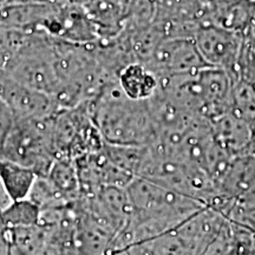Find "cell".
<instances>
[{
    "instance_id": "cell-1",
    "label": "cell",
    "mask_w": 255,
    "mask_h": 255,
    "mask_svg": "<svg viewBox=\"0 0 255 255\" xmlns=\"http://www.w3.org/2000/svg\"><path fill=\"white\" fill-rule=\"evenodd\" d=\"M127 190L131 202V216L115 239L114 253L173 231L208 207L139 176L133 178Z\"/></svg>"
},
{
    "instance_id": "cell-2",
    "label": "cell",
    "mask_w": 255,
    "mask_h": 255,
    "mask_svg": "<svg viewBox=\"0 0 255 255\" xmlns=\"http://www.w3.org/2000/svg\"><path fill=\"white\" fill-rule=\"evenodd\" d=\"M88 108L105 143L150 146L158 141L159 129L150 101L128 97L117 78L108 83Z\"/></svg>"
},
{
    "instance_id": "cell-3",
    "label": "cell",
    "mask_w": 255,
    "mask_h": 255,
    "mask_svg": "<svg viewBox=\"0 0 255 255\" xmlns=\"http://www.w3.org/2000/svg\"><path fill=\"white\" fill-rule=\"evenodd\" d=\"M4 71L18 82L56 100L60 82L55 65V38L44 32H28L23 45L8 60Z\"/></svg>"
},
{
    "instance_id": "cell-4",
    "label": "cell",
    "mask_w": 255,
    "mask_h": 255,
    "mask_svg": "<svg viewBox=\"0 0 255 255\" xmlns=\"http://www.w3.org/2000/svg\"><path fill=\"white\" fill-rule=\"evenodd\" d=\"M51 117L44 120L15 117L0 157L30 168L39 176L46 175L57 159Z\"/></svg>"
},
{
    "instance_id": "cell-5",
    "label": "cell",
    "mask_w": 255,
    "mask_h": 255,
    "mask_svg": "<svg viewBox=\"0 0 255 255\" xmlns=\"http://www.w3.org/2000/svg\"><path fill=\"white\" fill-rule=\"evenodd\" d=\"M51 130L57 158H79L101 150L105 143L88 104L60 108L51 117Z\"/></svg>"
},
{
    "instance_id": "cell-6",
    "label": "cell",
    "mask_w": 255,
    "mask_h": 255,
    "mask_svg": "<svg viewBox=\"0 0 255 255\" xmlns=\"http://www.w3.org/2000/svg\"><path fill=\"white\" fill-rule=\"evenodd\" d=\"M244 34L215 25H202L194 36L197 50L208 66L235 73L240 59Z\"/></svg>"
},
{
    "instance_id": "cell-7",
    "label": "cell",
    "mask_w": 255,
    "mask_h": 255,
    "mask_svg": "<svg viewBox=\"0 0 255 255\" xmlns=\"http://www.w3.org/2000/svg\"><path fill=\"white\" fill-rule=\"evenodd\" d=\"M159 79L195 72L208 66L197 50L194 38H164L145 64Z\"/></svg>"
},
{
    "instance_id": "cell-8",
    "label": "cell",
    "mask_w": 255,
    "mask_h": 255,
    "mask_svg": "<svg viewBox=\"0 0 255 255\" xmlns=\"http://www.w3.org/2000/svg\"><path fill=\"white\" fill-rule=\"evenodd\" d=\"M0 97L17 119H49L60 109L52 96L18 82L4 70H0Z\"/></svg>"
},
{
    "instance_id": "cell-9",
    "label": "cell",
    "mask_w": 255,
    "mask_h": 255,
    "mask_svg": "<svg viewBox=\"0 0 255 255\" xmlns=\"http://www.w3.org/2000/svg\"><path fill=\"white\" fill-rule=\"evenodd\" d=\"M44 32L56 39L75 44H91L100 39L85 9L71 4L57 6Z\"/></svg>"
},
{
    "instance_id": "cell-10",
    "label": "cell",
    "mask_w": 255,
    "mask_h": 255,
    "mask_svg": "<svg viewBox=\"0 0 255 255\" xmlns=\"http://www.w3.org/2000/svg\"><path fill=\"white\" fill-rule=\"evenodd\" d=\"M57 6L11 2L0 9V26L24 32H44V26Z\"/></svg>"
},
{
    "instance_id": "cell-11",
    "label": "cell",
    "mask_w": 255,
    "mask_h": 255,
    "mask_svg": "<svg viewBox=\"0 0 255 255\" xmlns=\"http://www.w3.org/2000/svg\"><path fill=\"white\" fill-rule=\"evenodd\" d=\"M83 8L100 39L119 36L126 27V7L121 0H92Z\"/></svg>"
},
{
    "instance_id": "cell-12",
    "label": "cell",
    "mask_w": 255,
    "mask_h": 255,
    "mask_svg": "<svg viewBox=\"0 0 255 255\" xmlns=\"http://www.w3.org/2000/svg\"><path fill=\"white\" fill-rule=\"evenodd\" d=\"M120 87L128 97L135 101H148L157 94L161 81L145 64L130 63L117 76Z\"/></svg>"
},
{
    "instance_id": "cell-13",
    "label": "cell",
    "mask_w": 255,
    "mask_h": 255,
    "mask_svg": "<svg viewBox=\"0 0 255 255\" xmlns=\"http://www.w3.org/2000/svg\"><path fill=\"white\" fill-rule=\"evenodd\" d=\"M43 176H46L57 193L68 203L77 202L81 197V180L75 159L57 158L49 173Z\"/></svg>"
},
{
    "instance_id": "cell-14",
    "label": "cell",
    "mask_w": 255,
    "mask_h": 255,
    "mask_svg": "<svg viewBox=\"0 0 255 255\" xmlns=\"http://www.w3.org/2000/svg\"><path fill=\"white\" fill-rule=\"evenodd\" d=\"M0 178L12 201L27 199L37 174L24 165L0 157Z\"/></svg>"
},
{
    "instance_id": "cell-15",
    "label": "cell",
    "mask_w": 255,
    "mask_h": 255,
    "mask_svg": "<svg viewBox=\"0 0 255 255\" xmlns=\"http://www.w3.org/2000/svg\"><path fill=\"white\" fill-rule=\"evenodd\" d=\"M39 219L40 208L28 199L13 201L0 215L1 225L8 228L38 225Z\"/></svg>"
},
{
    "instance_id": "cell-16",
    "label": "cell",
    "mask_w": 255,
    "mask_h": 255,
    "mask_svg": "<svg viewBox=\"0 0 255 255\" xmlns=\"http://www.w3.org/2000/svg\"><path fill=\"white\" fill-rule=\"evenodd\" d=\"M15 122V115L9 105L0 97V151Z\"/></svg>"
},
{
    "instance_id": "cell-17",
    "label": "cell",
    "mask_w": 255,
    "mask_h": 255,
    "mask_svg": "<svg viewBox=\"0 0 255 255\" xmlns=\"http://www.w3.org/2000/svg\"><path fill=\"white\" fill-rule=\"evenodd\" d=\"M12 202H13V201L9 197L7 191L5 189L4 184L1 182V178H0V215H1V213L4 212Z\"/></svg>"
},
{
    "instance_id": "cell-18",
    "label": "cell",
    "mask_w": 255,
    "mask_h": 255,
    "mask_svg": "<svg viewBox=\"0 0 255 255\" xmlns=\"http://www.w3.org/2000/svg\"><path fill=\"white\" fill-rule=\"evenodd\" d=\"M11 2L20 4H39V5H64L65 0H11ZM9 2V4H11Z\"/></svg>"
},
{
    "instance_id": "cell-19",
    "label": "cell",
    "mask_w": 255,
    "mask_h": 255,
    "mask_svg": "<svg viewBox=\"0 0 255 255\" xmlns=\"http://www.w3.org/2000/svg\"><path fill=\"white\" fill-rule=\"evenodd\" d=\"M90 1H92V0H65V4H71L84 7V6H87Z\"/></svg>"
},
{
    "instance_id": "cell-20",
    "label": "cell",
    "mask_w": 255,
    "mask_h": 255,
    "mask_svg": "<svg viewBox=\"0 0 255 255\" xmlns=\"http://www.w3.org/2000/svg\"><path fill=\"white\" fill-rule=\"evenodd\" d=\"M11 2V0H0V9L4 8L6 5H8Z\"/></svg>"
}]
</instances>
